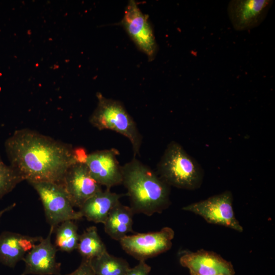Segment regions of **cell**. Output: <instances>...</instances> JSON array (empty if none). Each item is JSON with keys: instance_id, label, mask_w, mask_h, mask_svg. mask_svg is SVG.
I'll list each match as a JSON object with an SVG mask.
<instances>
[{"instance_id": "6da1fadb", "label": "cell", "mask_w": 275, "mask_h": 275, "mask_svg": "<svg viewBox=\"0 0 275 275\" xmlns=\"http://www.w3.org/2000/svg\"><path fill=\"white\" fill-rule=\"evenodd\" d=\"M5 147L10 165L29 183L61 184L69 168L78 162L71 145L28 128L16 130Z\"/></svg>"}, {"instance_id": "7a4b0ae2", "label": "cell", "mask_w": 275, "mask_h": 275, "mask_svg": "<svg viewBox=\"0 0 275 275\" xmlns=\"http://www.w3.org/2000/svg\"><path fill=\"white\" fill-rule=\"evenodd\" d=\"M122 182L134 213L151 216L170 204V186L136 157L122 166Z\"/></svg>"}, {"instance_id": "3957f363", "label": "cell", "mask_w": 275, "mask_h": 275, "mask_svg": "<svg viewBox=\"0 0 275 275\" xmlns=\"http://www.w3.org/2000/svg\"><path fill=\"white\" fill-rule=\"evenodd\" d=\"M156 173L170 186L188 190L199 188L204 177L202 167L175 141L167 145Z\"/></svg>"}, {"instance_id": "277c9868", "label": "cell", "mask_w": 275, "mask_h": 275, "mask_svg": "<svg viewBox=\"0 0 275 275\" xmlns=\"http://www.w3.org/2000/svg\"><path fill=\"white\" fill-rule=\"evenodd\" d=\"M97 106L89 118V122L99 130L108 129L127 138L130 142L134 157L140 154L142 136L136 124L123 104L107 98L101 93L96 94Z\"/></svg>"}, {"instance_id": "5b68a950", "label": "cell", "mask_w": 275, "mask_h": 275, "mask_svg": "<svg viewBox=\"0 0 275 275\" xmlns=\"http://www.w3.org/2000/svg\"><path fill=\"white\" fill-rule=\"evenodd\" d=\"M30 184L38 193L46 221L54 230L65 221L80 220L83 217L79 211L73 209L74 206L61 184L50 182Z\"/></svg>"}, {"instance_id": "8992f818", "label": "cell", "mask_w": 275, "mask_h": 275, "mask_svg": "<svg viewBox=\"0 0 275 275\" xmlns=\"http://www.w3.org/2000/svg\"><path fill=\"white\" fill-rule=\"evenodd\" d=\"M175 232L166 227L160 231L126 235L119 242L123 250L139 261H145L170 250Z\"/></svg>"}, {"instance_id": "52a82bcc", "label": "cell", "mask_w": 275, "mask_h": 275, "mask_svg": "<svg viewBox=\"0 0 275 275\" xmlns=\"http://www.w3.org/2000/svg\"><path fill=\"white\" fill-rule=\"evenodd\" d=\"M232 204V194L227 190L189 204L182 209L199 215L209 223L241 232L243 228L235 216Z\"/></svg>"}, {"instance_id": "ba28073f", "label": "cell", "mask_w": 275, "mask_h": 275, "mask_svg": "<svg viewBox=\"0 0 275 275\" xmlns=\"http://www.w3.org/2000/svg\"><path fill=\"white\" fill-rule=\"evenodd\" d=\"M121 23L136 46L153 60L157 51L154 33L147 16L134 1H129Z\"/></svg>"}, {"instance_id": "9c48e42d", "label": "cell", "mask_w": 275, "mask_h": 275, "mask_svg": "<svg viewBox=\"0 0 275 275\" xmlns=\"http://www.w3.org/2000/svg\"><path fill=\"white\" fill-rule=\"evenodd\" d=\"M54 231L50 227L48 235L25 255L23 259L25 267L21 275H61V264L56 260L58 250L51 241Z\"/></svg>"}, {"instance_id": "30bf717a", "label": "cell", "mask_w": 275, "mask_h": 275, "mask_svg": "<svg viewBox=\"0 0 275 275\" xmlns=\"http://www.w3.org/2000/svg\"><path fill=\"white\" fill-rule=\"evenodd\" d=\"M119 154L118 150L112 148L94 151L86 157L85 164L90 174L107 189L122 184V166L117 158Z\"/></svg>"}, {"instance_id": "8fae6325", "label": "cell", "mask_w": 275, "mask_h": 275, "mask_svg": "<svg viewBox=\"0 0 275 275\" xmlns=\"http://www.w3.org/2000/svg\"><path fill=\"white\" fill-rule=\"evenodd\" d=\"M61 185L74 207L79 208L96 193L102 190L91 176L85 163L77 162L66 172Z\"/></svg>"}, {"instance_id": "7c38bea8", "label": "cell", "mask_w": 275, "mask_h": 275, "mask_svg": "<svg viewBox=\"0 0 275 275\" xmlns=\"http://www.w3.org/2000/svg\"><path fill=\"white\" fill-rule=\"evenodd\" d=\"M271 0H233L228 6V14L235 30L246 31L260 25L271 7Z\"/></svg>"}, {"instance_id": "4fadbf2b", "label": "cell", "mask_w": 275, "mask_h": 275, "mask_svg": "<svg viewBox=\"0 0 275 275\" xmlns=\"http://www.w3.org/2000/svg\"><path fill=\"white\" fill-rule=\"evenodd\" d=\"M179 262L189 269L190 275H235L231 262L212 252H186L180 256Z\"/></svg>"}, {"instance_id": "5bb4252c", "label": "cell", "mask_w": 275, "mask_h": 275, "mask_svg": "<svg viewBox=\"0 0 275 275\" xmlns=\"http://www.w3.org/2000/svg\"><path fill=\"white\" fill-rule=\"evenodd\" d=\"M42 238L10 231L0 234V263L11 268L23 260L25 255Z\"/></svg>"}, {"instance_id": "9a60e30c", "label": "cell", "mask_w": 275, "mask_h": 275, "mask_svg": "<svg viewBox=\"0 0 275 275\" xmlns=\"http://www.w3.org/2000/svg\"><path fill=\"white\" fill-rule=\"evenodd\" d=\"M123 196L112 192L109 189H102L86 201L79 208V211L88 221L103 224L111 210Z\"/></svg>"}, {"instance_id": "2e32d148", "label": "cell", "mask_w": 275, "mask_h": 275, "mask_svg": "<svg viewBox=\"0 0 275 275\" xmlns=\"http://www.w3.org/2000/svg\"><path fill=\"white\" fill-rule=\"evenodd\" d=\"M134 212L130 207L119 202L109 212L104 225L105 233L112 239L120 241L132 229Z\"/></svg>"}, {"instance_id": "e0dca14e", "label": "cell", "mask_w": 275, "mask_h": 275, "mask_svg": "<svg viewBox=\"0 0 275 275\" xmlns=\"http://www.w3.org/2000/svg\"><path fill=\"white\" fill-rule=\"evenodd\" d=\"M77 250L83 259L89 261L107 251L94 226L87 228L79 235Z\"/></svg>"}, {"instance_id": "ac0fdd59", "label": "cell", "mask_w": 275, "mask_h": 275, "mask_svg": "<svg viewBox=\"0 0 275 275\" xmlns=\"http://www.w3.org/2000/svg\"><path fill=\"white\" fill-rule=\"evenodd\" d=\"M95 275H125L130 268L124 259L106 252L90 261Z\"/></svg>"}, {"instance_id": "d6986e66", "label": "cell", "mask_w": 275, "mask_h": 275, "mask_svg": "<svg viewBox=\"0 0 275 275\" xmlns=\"http://www.w3.org/2000/svg\"><path fill=\"white\" fill-rule=\"evenodd\" d=\"M54 231V245L58 251L70 253L77 249L79 235L74 221L68 220L61 223Z\"/></svg>"}, {"instance_id": "ffe728a7", "label": "cell", "mask_w": 275, "mask_h": 275, "mask_svg": "<svg viewBox=\"0 0 275 275\" xmlns=\"http://www.w3.org/2000/svg\"><path fill=\"white\" fill-rule=\"evenodd\" d=\"M23 180L21 176L10 165L6 164L0 156V199Z\"/></svg>"}, {"instance_id": "44dd1931", "label": "cell", "mask_w": 275, "mask_h": 275, "mask_svg": "<svg viewBox=\"0 0 275 275\" xmlns=\"http://www.w3.org/2000/svg\"><path fill=\"white\" fill-rule=\"evenodd\" d=\"M151 267L145 261H139V263L133 268H130L125 275H149Z\"/></svg>"}, {"instance_id": "7402d4cb", "label": "cell", "mask_w": 275, "mask_h": 275, "mask_svg": "<svg viewBox=\"0 0 275 275\" xmlns=\"http://www.w3.org/2000/svg\"><path fill=\"white\" fill-rule=\"evenodd\" d=\"M66 275H95L90 265V261L82 259L79 266L72 272Z\"/></svg>"}, {"instance_id": "603a6c76", "label": "cell", "mask_w": 275, "mask_h": 275, "mask_svg": "<svg viewBox=\"0 0 275 275\" xmlns=\"http://www.w3.org/2000/svg\"><path fill=\"white\" fill-rule=\"evenodd\" d=\"M15 206H16V204L13 203L9 205V206L7 207L6 208L3 209V210H0V219H1V217L2 216V215H3V214H4L5 212L7 211L11 210L14 207H15Z\"/></svg>"}, {"instance_id": "cb8c5ba5", "label": "cell", "mask_w": 275, "mask_h": 275, "mask_svg": "<svg viewBox=\"0 0 275 275\" xmlns=\"http://www.w3.org/2000/svg\"><path fill=\"white\" fill-rule=\"evenodd\" d=\"M218 275H226V274H218Z\"/></svg>"}]
</instances>
